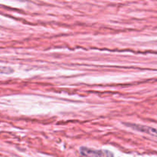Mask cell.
<instances>
[{
    "mask_svg": "<svg viewBox=\"0 0 157 157\" xmlns=\"http://www.w3.org/2000/svg\"><path fill=\"white\" fill-rule=\"evenodd\" d=\"M81 155L86 157H113V153L107 150H95L87 147L80 149Z\"/></svg>",
    "mask_w": 157,
    "mask_h": 157,
    "instance_id": "obj_1",
    "label": "cell"
},
{
    "mask_svg": "<svg viewBox=\"0 0 157 157\" xmlns=\"http://www.w3.org/2000/svg\"><path fill=\"white\" fill-rule=\"evenodd\" d=\"M126 126L127 127H130V128L133 129L135 130H137V131L140 132H143V133H148V134L153 135V136H156V129L152 128V127H146V126H143V125H138V124H125Z\"/></svg>",
    "mask_w": 157,
    "mask_h": 157,
    "instance_id": "obj_2",
    "label": "cell"
},
{
    "mask_svg": "<svg viewBox=\"0 0 157 157\" xmlns=\"http://www.w3.org/2000/svg\"><path fill=\"white\" fill-rule=\"evenodd\" d=\"M13 72V69L9 67H0V74H12Z\"/></svg>",
    "mask_w": 157,
    "mask_h": 157,
    "instance_id": "obj_3",
    "label": "cell"
}]
</instances>
